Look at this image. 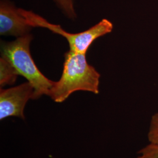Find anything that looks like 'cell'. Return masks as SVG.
Instances as JSON below:
<instances>
[{
    "instance_id": "1",
    "label": "cell",
    "mask_w": 158,
    "mask_h": 158,
    "mask_svg": "<svg viewBox=\"0 0 158 158\" xmlns=\"http://www.w3.org/2000/svg\"><path fill=\"white\" fill-rule=\"evenodd\" d=\"M64 58L60 79L55 81L48 96L56 102H62L77 91L98 94L100 74L89 64L85 54L69 50Z\"/></svg>"
},
{
    "instance_id": "2",
    "label": "cell",
    "mask_w": 158,
    "mask_h": 158,
    "mask_svg": "<svg viewBox=\"0 0 158 158\" xmlns=\"http://www.w3.org/2000/svg\"><path fill=\"white\" fill-rule=\"evenodd\" d=\"M33 39L31 34L17 38L12 42H1V57L6 59L15 69L19 75L27 80L34 89L32 100L48 95L55 81L48 79L36 66L30 52Z\"/></svg>"
},
{
    "instance_id": "3",
    "label": "cell",
    "mask_w": 158,
    "mask_h": 158,
    "mask_svg": "<svg viewBox=\"0 0 158 158\" xmlns=\"http://www.w3.org/2000/svg\"><path fill=\"white\" fill-rule=\"evenodd\" d=\"M20 12L29 25L34 27L48 29L53 33L59 34L68 40L70 50L86 54L95 40L112 32L113 24L107 19H102L90 28L79 33L72 34L64 31L59 25L49 23L46 19L31 11L19 8Z\"/></svg>"
},
{
    "instance_id": "4",
    "label": "cell",
    "mask_w": 158,
    "mask_h": 158,
    "mask_svg": "<svg viewBox=\"0 0 158 158\" xmlns=\"http://www.w3.org/2000/svg\"><path fill=\"white\" fill-rule=\"evenodd\" d=\"M34 92V87L28 81L6 89L1 88V120L9 117L24 119V108L29 100L32 99Z\"/></svg>"
},
{
    "instance_id": "5",
    "label": "cell",
    "mask_w": 158,
    "mask_h": 158,
    "mask_svg": "<svg viewBox=\"0 0 158 158\" xmlns=\"http://www.w3.org/2000/svg\"><path fill=\"white\" fill-rule=\"evenodd\" d=\"M33 27L10 0L0 1V35L16 38L30 34Z\"/></svg>"
},
{
    "instance_id": "6",
    "label": "cell",
    "mask_w": 158,
    "mask_h": 158,
    "mask_svg": "<svg viewBox=\"0 0 158 158\" xmlns=\"http://www.w3.org/2000/svg\"><path fill=\"white\" fill-rule=\"evenodd\" d=\"M18 73L15 69L6 59L0 58V85L1 88L6 85H12L17 80Z\"/></svg>"
},
{
    "instance_id": "7",
    "label": "cell",
    "mask_w": 158,
    "mask_h": 158,
    "mask_svg": "<svg viewBox=\"0 0 158 158\" xmlns=\"http://www.w3.org/2000/svg\"><path fill=\"white\" fill-rule=\"evenodd\" d=\"M57 6L63 14L70 19H74L77 17L74 7V0H53Z\"/></svg>"
},
{
    "instance_id": "8",
    "label": "cell",
    "mask_w": 158,
    "mask_h": 158,
    "mask_svg": "<svg viewBox=\"0 0 158 158\" xmlns=\"http://www.w3.org/2000/svg\"><path fill=\"white\" fill-rule=\"evenodd\" d=\"M148 139L149 143L158 145V113L154 114L151 117Z\"/></svg>"
},
{
    "instance_id": "9",
    "label": "cell",
    "mask_w": 158,
    "mask_h": 158,
    "mask_svg": "<svg viewBox=\"0 0 158 158\" xmlns=\"http://www.w3.org/2000/svg\"><path fill=\"white\" fill-rule=\"evenodd\" d=\"M137 158H158V145L149 143L139 151Z\"/></svg>"
}]
</instances>
